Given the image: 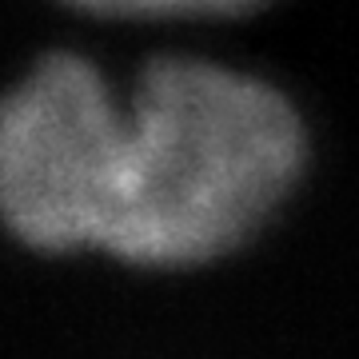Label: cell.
<instances>
[{"instance_id": "1", "label": "cell", "mask_w": 359, "mask_h": 359, "mask_svg": "<svg viewBox=\"0 0 359 359\" xmlns=\"http://www.w3.org/2000/svg\"><path fill=\"white\" fill-rule=\"evenodd\" d=\"M304 164L292 104L264 80L152 56L124 104L76 48H36L0 84V236L40 259L184 271L228 256Z\"/></svg>"}, {"instance_id": "2", "label": "cell", "mask_w": 359, "mask_h": 359, "mask_svg": "<svg viewBox=\"0 0 359 359\" xmlns=\"http://www.w3.org/2000/svg\"><path fill=\"white\" fill-rule=\"evenodd\" d=\"M52 4L88 20H192V16H240L264 0H52Z\"/></svg>"}]
</instances>
